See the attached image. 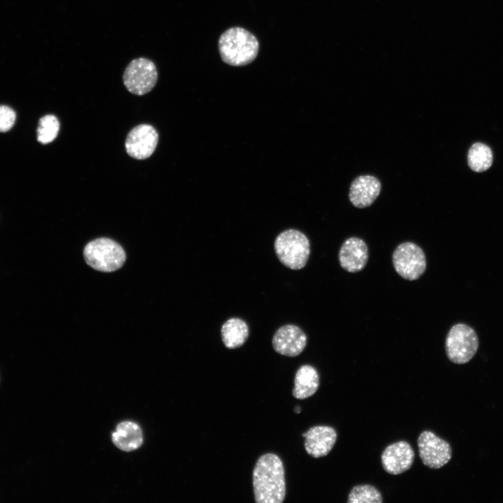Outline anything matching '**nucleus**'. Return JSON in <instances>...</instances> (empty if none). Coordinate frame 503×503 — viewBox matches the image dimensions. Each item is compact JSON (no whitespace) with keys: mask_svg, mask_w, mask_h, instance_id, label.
I'll return each instance as SVG.
<instances>
[{"mask_svg":"<svg viewBox=\"0 0 503 503\" xmlns=\"http://www.w3.org/2000/svg\"><path fill=\"white\" fill-rule=\"evenodd\" d=\"M294 411H295V412H296L297 414H298V413L300 412L301 409H300V407L299 406H298V407H295Z\"/></svg>","mask_w":503,"mask_h":503,"instance_id":"4be33fe9","label":"nucleus"},{"mask_svg":"<svg viewBox=\"0 0 503 503\" xmlns=\"http://www.w3.org/2000/svg\"><path fill=\"white\" fill-rule=\"evenodd\" d=\"M272 347L276 352L283 356H298L306 347L307 336L301 328L295 325L280 327L272 337Z\"/></svg>","mask_w":503,"mask_h":503,"instance_id":"9d476101","label":"nucleus"},{"mask_svg":"<svg viewBox=\"0 0 503 503\" xmlns=\"http://www.w3.org/2000/svg\"><path fill=\"white\" fill-rule=\"evenodd\" d=\"M122 78L124 85L129 92L138 96L144 95L150 92L156 84V66L154 61L148 58L133 59L125 68Z\"/></svg>","mask_w":503,"mask_h":503,"instance_id":"423d86ee","label":"nucleus"},{"mask_svg":"<svg viewBox=\"0 0 503 503\" xmlns=\"http://www.w3.org/2000/svg\"><path fill=\"white\" fill-rule=\"evenodd\" d=\"M383 498L381 493L373 486L364 484L352 488L349 496L348 503H381Z\"/></svg>","mask_w":503,"mask_h":503,"instance_id":"6ab92c4d","label":"nucleus"},{"mask_svg":"<svg viewBox=\"0 0 503 503\" xmlns=\"http://www.w3.org/2000/svg\"><path fill=\"white\" fill-rule=\"evenodd\" d=\"M112 437L115 445L124 451H133L143 443V434L140 427L129 421L119 423Z\"/></svg>","mask_w":503,"mask_h":503,"instance_id":"dca6fc26","label":"nucleus"},{"mask_svg":"<svg viewBox=\"0 0 503 503\" xmlns=\"http://www.w3.org/2000/svg\"><path fill=\"white\" fill-rule=\"evenodd\" d=\"M381 191L379 180L372 175H360L351 183L349 198L356 207L364 208L371 205Z\"/></svg>","mask_w":503,"mask_h":503,"instance_id":"4468645a","label":"nucleus"},{"mask_svg":"<svg viewBox=\"0 0 503 503\" xmlns=\"http://www.w3.org/2000/svg\"><path fill=\"white\" fill-rule=\"evenodd\" d=\"M218 48L222 61L233 66L252 63L257 57L259 43L256 36L239 27H231L219 37Z\"/></svg>","mask_w":503,"mask_h":503,"instance_id":"f03ea898","label":"nucleus"},{"mask_svg":"<svg viewBox=\"0 0 503 503\" xmlns=\"http://www.w3.org/2000/svg\"><path fill=\"white\" fill-rule=\"evenodd\" d=\"M307 453L314 458L327 455L337 440L335 430L330 426L317 425L302 434Z\"/></svg>","mask_w":503,"mask_h":503,"instance_id":"f8f14e48","label":"nucleus"},{"mask_svg":"<svg viewBox=\"0 0 503 503\" xmlns=\"http://www.w3.org/2000/svg\"><path fill=\"white\" fill-rule=\"evenodd\" d=\"M221 339L228 349H236L242 346L249 336L247 323L239 318L227 320L221 328Z\"/></svg>","mask_w":503,"mask_h":503,"instance_id":"f3484780","label":"nucleus"},{"mask_svg":"<svg viewBox=\"0 0 503 503\" xmlns=\"http://www.w3.org/2000/svg\"><path fill=\"white\" fill-rule=\"evenodd\" d=\"M381 460L387 473L398 475L409 469L414 462V453L408 442L399 441L384 450Z\"/></svg>","mask_w":503,"mask_h":503,"instance_id":"9b49d317","label":"nucleus"},{"mask_svg":"<svg viewBox=\"0 0 503 503\" xmlns=\"http://www.w3.org/2000/svg\"><path fill=\"white\" fill-rule=\"evenodd\" d=\"M59 122L52 115H48L39 120L37 129V140L42 144H48L53 141L59 132Z\"/></svg>","mask_w":503,"mask_h":503,"instance_id":"aec40b11","label":"nucleus"},{"mask_svg":"<svg viewBox=\"0 0 503 503\" xmlns=\"http://www.w3.org/2000/svg\"><path fill=\"white\" fill-rule=\"evenodd\" d=\"M393 263L398 274L410 281L418 279L426 269V259L423 249L411 242L401 243L395 248L393 254Z\"/></svg>","mask_w":503,"mask_h":503,"instance_id":"0eeeda50","label":"nucleus"},{"mask_svg":"<svg viewBox=\"0 0 503 503\" xmlns=\"http://www.w3.org/2000/svg\"><path fill=\"white\" fill-rule=\"evenodd\" d=\"M493 155L490 147L480 142L474 143L467 153V163L476 173L487 170L493 164Z\"/></svg>","mask_w":503,"mask_h":503,"instance_id":"a211bd4d","label":"nucleus"},{"mask_svg":"<svg viewBox=\"0 0 503 503\" xmlns=\"http://www.w3.org/2000/svg\"><path fill=\"white\" fill-rule=\"evenodd\" d=\"M158 143V133L149 124H140L133 128L127 135L125 148L128 154L136 159L150 157Z\"/></svg>","mask_w":503,"mask_h":503,"instance_id":"1a4fd4ad","label":"nucleus"},{"mask_svg":"<svg viewBox=\"0 0 503 503\" xmlns=\"http://www.w3.org/2000/svg\"><path fill=\"white\" fill-rule=\"evenodd\" d=\"M15 111L8 106L0 105V132L10 130L15 121Z\"/></svg>","mask_w":503,"mask_h":503,"instance_id":"412c9836","label":"nucleus"},{"mask_svg":"<svg viewBox=\"0 0 503 503\" xmlns=\"http://www.w3.org/2000/svg\"><path fill=\"white\" fill-rule=\"evenodd\" d=\"M417 444L423 463L430 468H441L451 458L452 450L449 442L431 431H423L418 437Z\"/></svg>","mask_w":503,"mask_h":503,"instance_id":"6e6552de","label":"nucleus"},{"mask_svg":"<svg viewBox=\"0 0 503 503\" xmlns=\"http://www.w3.org/2000/svg\"><path fill=\"white\" fill-rule=\"evenodd\" d=\"M319 385V376L316 370L309 365L301 366L297 371L294 379L293 395L303 400L313 395Z\"/></svg>","mask_w":503,"mask_h":503,"instance_id":"2eb2a0df","label":"nucleus"},{"mask_svg":"<svg viewBox=\"0 0 503 503\" xmlns=\"http://www.w3.org/2000/svg\"><path fill=\"white\" fill-rule=\"evenodd\" d=\"M83 254L87 265L104 272L119 269L126 261V254L122 246L106 238L89 242L85 246Z\"/></svg>","mask_w":503,"mask_h":503,"instance_id":"20e7f679","label":"nucleus"},{"mask_svg":"<svg viewBox=\"0 0 503 503\" xmlns=\"http://www.w3.org/2000/svg\"><path fill=\"white\" fill-rule=\"evenodd\" d=\"M279 261L292 270L305 266L310 254V244L307 236L296 229H288L279 233L274 244Z\"/></svg>","mask_w":503,"mask_h":503,"instance_id":"7ed1b4c3","label":"nucleus"},{"mask_svg":"<svg viewBox=\"0 0 503 503\" xmlns=\"http://www.w3.org/2000/svg\"><path fill=\"white\" fill-rule=\"evenodd\" d=\"M479 346V337L471 326L459 323L449 330L445 342L448 358L455 364H465L476 354Z\"/></svg>","mask_w":503,"mask_h":503,"instance_id":"39448f33","label":"nucleus"},{"mask_svg":"<svg viewBox=\"0 0 503 503\" xmlns=\"http://www.w3.org/2000/svg\"><path fill=\"white\" fill-rule=\"evenodd\" d=\"M253 488L257 503H282L286 495L284 469L275 454L266 453L257 460L253 471Z\"/></svg>","mask_w":503,"mask_h":503,"instance_id":"f257e3e1","label":"nucleus"},{"mask_svg":"<svg viewBox=\"0 0 503 503\" xmlns=\"http://www.w3.org/2000/svg\"><path fill=\"white\" fill-rule=\"evenodd\" d=\"M368 261V249L364 240L351 237L341 246L339 261L342 268L349 272L362 270Z\"/></svg>","mask_w":503,"mask_h":503,"instance_id":"ddd939ff","label":"nucleus"}]
</instances>
